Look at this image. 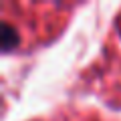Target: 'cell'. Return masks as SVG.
Instances as JSON below:
<instances>
[{"instance_id": "obj_1", "label": "cell", "mask_w": 121, "mask_h": 121, "mask_svg": "<svg viewBox=\"0 0 121 121\" xmlns=\"http://www.w3.org/2000/svg\"><path fill=\"white\" fill-rule=\"evenodd\" d=\"M16 43H18V35L14 32V28L8 22H4V24H2V48H4V51H10Z\"/></svg>"}]
</instances>
